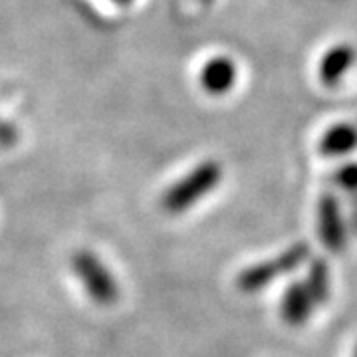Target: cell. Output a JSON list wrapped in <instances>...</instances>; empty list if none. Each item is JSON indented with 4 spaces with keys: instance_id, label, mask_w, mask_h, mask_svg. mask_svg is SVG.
<instances>
[{
    "instance_id": "obj_11",
    "label": "cell",
    "mask_w": 357,
    "mask_h": 357,
    "mask_svg": "<svg viewBox=\"0 0 357 357\" xmlns=\"http://www.w3.org/2000/svg\"><path fill=\"white\" fill-rule=\"evenodd\" d=\"M14 141H16V129L6 121H0V145L6 147V145H13Z\"/></svg>"
},
{
    "instance_id": "obj_14",
    "label": "cell",
    "mask_w": 357,
    "mask_h": 357,
    "mask_svg": "<svg viewBox=\"0 0 357 357\" xmlns=\"http://www.w3.org/2000/svg\"><path fill=\"white\" fill-rule=\"evenodd\" d=\"M201 2H203V4H211L213 0H201Z\"/></svg>"
},
{
    "instance_id": "obj_1",
    "label": "cell",
    "mask_w": 357,
    "mask_h": 357,
    "mask_svg": "<svg viewBox=\"0 0 357 357\" xmlns=\"http://www.w3.org/2000/svg\"><path fill=\"white\" fill-rule=\"evenodd\" d=\"M222 167L215 159L203 161L187 173L183 178H178L175 185H171L163 195V208L171 215H178L187 208H191L199 203L203 197L211 195L218 187L222 178Z\"/></svg>"
},
{
    "instance_id": "obj_2",
    "label": "cell",
    "mask_w": 357,
    "mask_h": 357,
    "mask_svg": "<svg viewBox=\"0 0 357 357\" xmlns=\"http://www.w3.org/2000/svg\"><path fill=\"white\" fill-rule=\"evenodd\" d=\"M72 270L77 276V280L82 282L84 290L88 292L89 300H93L100 306H112L117 302L119 284L96 252H91L88 248L74 252Z\"/></svg>"
},
{
    "instance_id": "obj_5",
    "label": "cell",
    "mask_w": 357,
    "mask_h": 357,
    "mask_svg": "<svg viewBox=\"0 0 357 357\" xmlns=\"http://www.w3.org/2000/svg\"><path fill=\"white\" fill-rule=\"evenodd\" d=\"M236 64L227 56H217L201 68L199 82L208 96H225L236 84Z\"/></svg>"
},
{
    "instance_id": "obj_9",
    "label": "cell",
    "mask_w": 357,
    "mask_h": 357,
    "mask_svg": "<svg viewBox=\"0 0 357 357\" xmlns=\"http://www.w3.org/2000/svg\"><path fill=\"white\" fill-rule=\"evenodd\" d=\"M304 284H306L307 292L318 306L328 302V298H330V268L326 264V260L318 258V260L310 262Z\"/></svg>"
},
{
    "instance_id": "obj_3",
    "label": "cell",
    "mask_w": 357,
    "mask_h": 357,
    "mask_svg": "<svg viewBox=\"0 0 357 357\" xmlns=\"http://www.w3.org/2000/svg\"><path fill=\"white\" fill-rule=\"evenodd\" d=\"M307 258H310V244L296 243L288 250H284L282 255L244 268L236 278V286L246 294L258 292V290L266 288L268 284H272L282 274H290L296 268L302 266Z\"/></svg>"
},
{
    "instance_id": "obj_15",
    "label": "cell",
    "mask_w": 357,
    "mask_h": 357,
    "mask_svg": "<svg viewBox=\"0 0 357 357\" xmlns=\"http://www.w3.org/2000/svg\"><path fill=\"white\" fill-rule=\"evenodd\" d=\"M354 357H357V347H356V356H354Z\"/></svg>"
},
{
    "instance_id": "obj_12",
    "label": "cell",
    "mask_w": 357,
    "mask_h": 357,
    "mask_svg": "<svg viewBox=\"0 0 357 357\" xmlns=\"http://www.w3.org/2000/svg\"><path fill=\"white\" fill-rule=\"evenodd\" d=\"M112 2H115V4H119V6H126V4H131L133 0H112Z\"/></svg>"
},
{
    "instance_id": "obj_7",
    "label": "cell",
    "mask_w": 357,
    "mask_h": 357,
    "mask_svg": "<svg viewBox=\"0 0 357 357\" xmlns=\"http://www.w3.org/2000/svg\"><path fill=\"white\" fill-rule=\"evenodd\" d=\"M314 298L307 292L304 282H294L286 288L280 302V316L290 326H302L314 312Z\"/></svg>"
},
{
    "instance_id": "obj_4",
    "label": "cell",
    "mask_w": 357,
    "mask_h": 357,
    "mask_svg": "<svg viewBox=\"0 0 357 357\" xmlns=\"http://www.w3.org/2000/svg\"><path fill=\"white\" fill-rule=\"evenodd\" d=\"M318 234L319 241L330 252H342L347 243L344 218L337 199L326 192L318 201Z\"/></svg>"
},
{
    "instance_id": "obj_6",
    "label": "cell",
    "mask_w": 357,
    "mask_h": 357,
    "mask_svg": "<svg viewBox=\"0 0 357 357\" xmlns=\"http://www.w3.org/2000/svg\"><path fill=\"white\" fill-rule=\"evenodd\" d=\"M356 60L357 52L354 46H349V44H335L319 60V82L324 86H328V88L337 86L344 79L345 74L354 68Z\"/></svg>"
},
{
    "instance_id": "obj_13",
    "label": "cell",
    "mask_w": 357,
    "mask_h": 357,
    "mask_svg": "<svg viewBox=\"0 0 357 357\" xmlns=\"http://www.w3.org/2000/svg\"><path fill=\"white\" fill-rule=\"evenodd\" d=\"M351 203H354V208H356V213H357V192L354 195V199H351Z\"/></svg>"
},
{
    "instance_id": "obj_10",
    "label": "cell",
    "mask_w": 357,
    "mask_h": 357,
    "mask_svg": "<svg viewBox=\"0 0 357 357\" xmlns=\"http://www.w3.org/2000/svg\"><path fill=\"white\" fill-rule=\"evenodd\" d=\"M333 181L335 185L342 189V191L349 192V195H356L357 192V163L356 161H349V163H344L335 171L333 175Z\"/></svg>"
},
{
    "instance_id": "obj_8",
    "label": "cell",
    "mask_w": 357,
    "mask_h": 357,
    "mask_svg": "<svg viewBox=\"0 0 357 357\" xmlns=\"http://www.w3.org/2000/svg\"><path fill=\"white\" fill-rule=\"evenodd\" d=\"M357 149V128L351 123H337L319 139V153L324 157H344Z\"/></svg>"
}]
</instances>
